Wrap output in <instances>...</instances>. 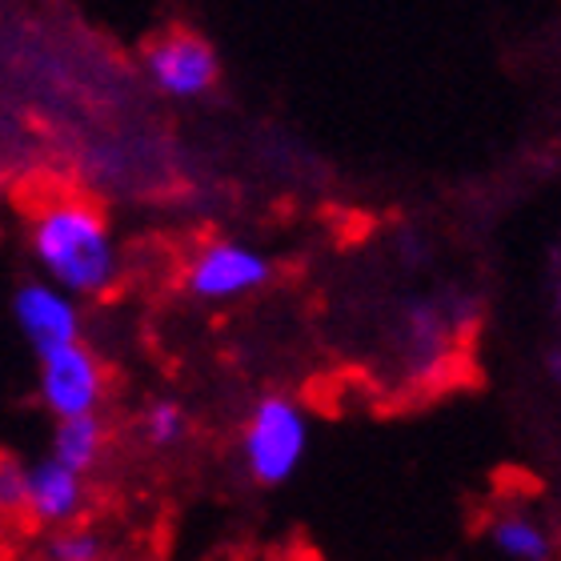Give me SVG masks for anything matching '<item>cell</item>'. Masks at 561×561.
I'll list each match as a JSON object with an SVG mask.
<instances>
[{
    "instance_id": "1",
    "label": "cell",
    "mask_w": 561,
    "mask_h": 561,
    "mask_svg": "<svg viewBox=\"0 0 561 561\" xmlns=\"http://www.w3.org/2000/svg\"><path fill=\"white\" fill-rule=\"evenodd\" d=\"M33 253L48 280L81 297L105 293L117 273V249H113L105 217L81 201H60L41 213L33 229Z\"/></svg>"
},
{
    "instance_id": "2",
    "label": "cell",
    "mask_w": 561,
    "mask_h": 561,
    "mask_svg": "<svg viewBox=\"0 0 561 561\" xmlns=\"http://www.w3.org/2000/svg\"><path fill=\"white\" fill-rule=\"evenodd\" d=\"M305 449H309V421L289 398H265L245 421L241 457L257 485L289 481L301 466Z\"/></svg>"
},
{
    "instance_id": "3",
    "label": "cell",
    "mask_w": 561,
    "mask_h": 561,
    "mask_svg": "<svg viewBox=\"0 0 561 561\" xmlns=\"http://www.w3.org/2000/svg\"><path fill=\"white\" fill-rule=\"evenodd\" d=\"M41 362V401L53 417H81V413H96L101 405V365L81 341L60 345V350L36 357Z\"/></svg>"
},
{
    "instance_id": "4",
    "label": "cell",
    "mask_w": 561,
    "mask_h": 561,
    "mask_svg": "<svg viewBox=\"0 0 561 561\" xmlns=\"http://www.w3.org/2000/svg\"><path fill=\"white\" fill-rule=\"evenodd\" d=\"M145 72L161 93L176 96V101H193V96L209 93L221 69H217V53L201 36L173 33L145 53Z\"/></svg>"
},
{
    "instance_id": "5",
    "label": "cell",
    "mask_w": 561,
    "mask_h": 561,
    "mask_svg": "<svg viewBox=\"0 0 561 561\" xmlns=\"http://www.w3.org/2000/svg\"><path fill=\"white\" fill-rule=\"evenodd\" d=\"M270 280V261L257 249L237 245V241H217V245L201 249L197 261L188 265V293L201 301H225V297H241L253 293Z\"/></svg>"
},
{
    "instance_id": "6",
    "label": "cell",
    "mask_w": 561,
    "mask_h": 561,
    "mask_svg": "<svg viewBox=\"0 0 561 561\" xmlns=\"http://www.w3.org/2000/svg\"><path fill=\"white\" fill-rule=\"evenodd\" d=\"M65 293L69 289H60L53 280V285H21V293L12 297V317L36 357L81 337V313Z\"/></svg>"
},
{
    "instance_id": "7",
    "label": "cell",
    "mask_w": 561,
    "mask_h": 561,
    "mask_svg": "<svg viewBox=\"0 0 561 561\" xmlns=\"http://www.w3.org/2000/svg\"><path fill=\"white\" fill-rule=\"evenodd\" d=\"M81 469L60 461L57 454L28 466V493H24V514L41 526H60L81 510Z\"/></svg>"
},
{
    "instance_id": "8",
    "label": "cell",
    "mask_w": 561,
    "mask_h": 561,
    "mask_svg": "<svg viewBox=\"0 0 561 561\" xmlns=\"http://www.w3.org/2000/svg\"><path fill=\"white\" fill-rule=\"evenodd\" d=\"M490 541L497 546V553L510 561H550L553 546L550 534L526 514H505L493 522Z\"/></svg>"
},
{
    "instance_id": "9",
    "label": "cell",
    "mask_w": 561,
    "mask_h": 561,
    "mask_svg": "<svg viewBox=\"0 0 561 561\" xmlns=\"http://www.w3.org/2000/svg\"><path fill=\"white\" fill-rule=\"evenodd\" d=\"M101 442H105V430H101V421L93 413L60 417L57 433H53V454L84 473V469H93L96 454H101Z\"/></svg>"
},
{
    "instance_id": "10",
    "label": "cell",
    "mask_w": 561,
    "mask_h": 561,
    "mask_svg": "<svg viewBox=\"0 0 561 561\" xmlns=\"http://www.w3.org/2000/svg\"><path fill=\"white\" fill-rule=\"evenodd\" d=\"M145 437H149V445H157V449H164V445H176L181 437H185L188 430V417L185 410L176 405V401H157V405H149V413H145Z\"/></svg>"
},
{
    "instance_id": "11",
    "label": "cell",
    "mask_w": 561,
    "mask_h": 561,
    "mask_svg": "<svg viewBox=\"0 0 561 561\" xmlns=\"http://www.w3.org/2000/svg\"><path fill=\"white\" fill-rule=\"evenodd\" d=\"M48 561H101L105 558V546L101 538L93 534H84V529H69V534H60V538L48 541Z\"/></svg>"
},
{
    "instance_id": "12",
    "label": "cell",
    "mask_w": 561,
    "mask_h": 561,
    "mask_svg": "<svg viewBox=\"0 0 561 561\" xmlns=\"http://www.w3.org/2000/svg\"><path fill=\"white\" fill-rule=\"evenodd\" d=\"M24 493H28V469H21L16 461H4L0 466V505H4V514L24 510Z\"/></svg>"
},
{
    "instance_id": "13",
    "label": "cell",
    "mask_w": 561,
    "mask_h": 561,
    "mask_svg": "<svg viewBox=\"0 0 561 561\" xmlns=\"http://www.w3.org/2000/svg\"><path fill=\"white\" fill-rule=\"evenodd\" d=\"M558 309H561V280H558Z\"/></svg>"
}]
</instances>
